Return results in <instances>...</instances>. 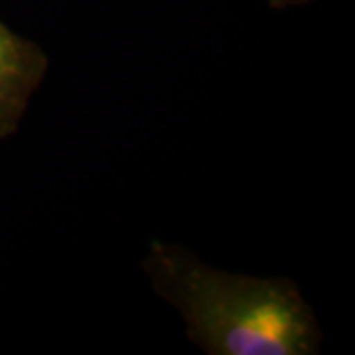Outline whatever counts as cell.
Wrapping results in <instances>:
<instances>
[{
  "label": "cell",
  "mask_w": 355,
  "mask_h": 355,
  "mask_svg": "<svg viewBox=\"0 0 355 355\" xmlns=\"http://www.w3.org/2000/svg\"><path fill=\"white\" fill-rule=\"evenodd\" d=\"M48 69L50 58L44 48L0 20V140L20 130Z\"/></svg>",
  "instance_id": "7a4b0ae2"
},
{
  "label": "cell",
  "mask_w": 355,
  "mask_h": 355,
  "mask_svg": "<svg viewBox=\"0 0 355 355\" xmlns=\"http://www.w3.org/2000/svg\"><path fill=\"white\" fill-rule=\"evenodd\" d=\"M312 0H268V6L275 10H286V8H294V6H304Z\"/></svg>",
  "instance_id": "3957f363"
},
{
  "label": "cell",
  "mask_w": 355,
  "mask_h": 355,
  "mask_svg": "<svg viewBox=\"0 0 355 355\" xmlns=\"http://www.w3.org/2000/svg\"><path fill=\"white\" fill-rule=\"evenodd\" d=\"M153 291L176 310L207 355H316L322 326L300 288L282 277L237 275L153 241L142 261Z\"/></svg>",
  "instance_id": "6da1fadb"
}]
</instances>
